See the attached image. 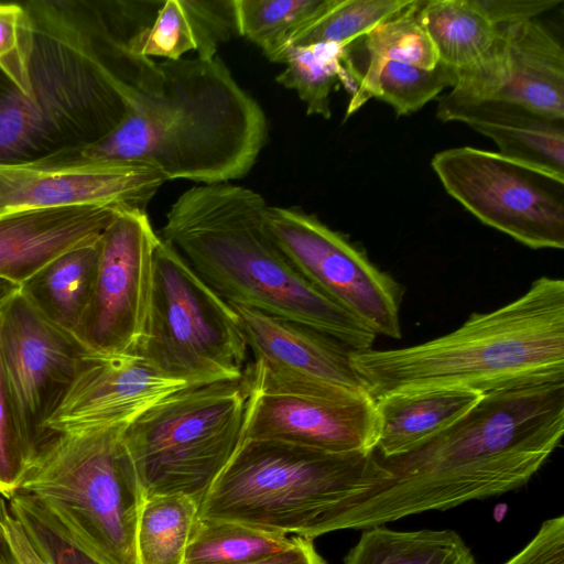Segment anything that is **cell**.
I'll return each instance as SVG.
<instances>
[{
  "label": "cell",
  "instance_id": "obj_1",
  "mask_svg": "<svg viewBox=\"0 0 564 564\" xmlns=\"http://www.w3.org/2000/svg\"><path fill=\"white\" fill-rule=\"evenodd\" d=\"M162 1H29L30 95L0 72V163L76 154L160 90L159 63L132 48Z\"/></svg>",
  "mask_w": 564,
  "mask_h": 564
},
{
  "label": "cell",
  "instance_id": "obj_2",
  "mask_svg": "<svg viewBox=\"0 0 564 564\" xmlns=\"http://www.w3.org/2000/svg\"><path fill=\"white\" fill-rule=\"evenodd\" d=\"M564 433V381L482 394L460 420L415 449L376 456L368 487L340 502L329 532L369 529L527 484Z\"/></svg>",
  "mask_w": 564,
  "mask_h": 564
},
{
  "label": "cell",
  "instance_id": "obj_3",
  "mask_svg": "<svg viewBox=\"0 0 564 564\" xmlns=\"http://www.w3.org/2000/svg\"><path fill=\"white\" fill-rule=\"evenodd\" d=\"M268 204L230 183L183 192L159 235L225 301L323 333L351 350L372 348L376 334L319 292L291 263L267 224Z\"/></svg>",
  "mask_w": 564,
  "mask_h": 564
},
{
  "label": "cell",
  "instance_id": "obj_4",
  "mask_svg": "<svg viewBox=\"0 0 564 564\" xmlns=\"http://www.w3.org/2000/svg\"><path fill=\"white\" fill-rule=\"evenodd\" d=\"M159 91L79 154L140 161L165 181L229 183L247 175L268 138L263 109L219 56L160 62Z\"/></svg>",
  "mask_w": 564,
  "mask_h": 564
},
{
  "label": "cell",
  "instance_id": "obj_5",
  "mask_svg": "<svg viewBox=\"0 0 564 564\" xmlns=\"http://www.w3.org/2000/svg\"><path fill=\"white\" fill-rule=\"evenodd\" d=\"M373 399L453 388L485 394L564 381V281L541 276L514 301L473 314L441 337L405 348L351 350Z\"/></svg>",
  "mask_w": 564,
  "mask_h": 564
},
{
  "label": "cell",
  "instance_id": "obj_6",
  "mask_svg": "<svg viewBox=\"0 0 564 564\" xmlns=\"http://www.w3.org/2000/svg\"><path fill=\"white\" fill-rule=\"evenodd\" d=\"M376 473L375 452L338 454L245 440L198 506V518L313 540L327 533L335 508L365 490Z\"/></svg>",
  "mask_w": 564,
  "mask_h": 564
},
{
  "label": "cell",
  "instance_id": "obj_7",
  "mask_svg": "<svg viewBox=\"0 0 564 564\" xmlns=\"http://www.w3.org/2000/svg\"><path fill=\"white\" fill-rule=\"evenodd\" d=\"M127 423L54 433L20 487L44 503L106 564H140L143 491L122 438Z\"/></svg>",
  "mask_w": 564,
  "mask_h": 564
},
{
  "label": "cell",
  "instance_id": "obj_8",
  "mask_svg": "<svg viewBox=\"0 0 564 564\" xmlns=\"http://www.w3.org/2000/svg\"><path fill=\"white\" fill-rule=\"evenodd\" d=\"M243 378L191 386L127 423L122 438L144 499L183 495L200 505L243 438Z\"/></svg>",
  "mask_w": 564,
  "mask_h": 564
},
{
  "label": "cell",
  "instance_id": "obj_9",
  "mask_svg": "<svg viewBox=\"0 0 564 564\" xmlns=\"http://www.w3.org/2000/svg\"><path fill=\"white\" fill-rule=\"evenodd\" d=\"M247 351L231 305L160 237L149 327L137 356L170 378L205 384L243 378Z\"/></svg>",
  "mask_w": 564,
  "mask_h": 564
},
{
  "label": "cell",
  "instance_id": "obj_10",
  "mask_svg": "<svg viewBox=\"0 0 564 564\" xmlns=\"http://www.w3.org/2000/svg\"><path fill=\"white\" fill-rule=\"evenodd\" d=\"M431 166L482 224L532 249L564 248V175L473 147L440 151Z\"/></svg>",
  "mask_w": 564,
  "mask_h": 564
},
{
  "label": "cell",
  "instance_id": "obj_11",
  "mask_svg": "<svg viewBox=\"0 0 564 564\" xmlns=\"http://www.w3.org/2000/svg\"><path fill=\"white\" fill-rule=\"evenodd\" d=\"M267 224L291 263L376 335L401 337V289L344 235L297 207L268 206Z\"/></svg>",
  "mask_w": 564,
  "mask_h": 564
},
{
  "label": "cell",
  "instance_id": "obj_12",
  "mask_svg": "<svg viewBox=\"0 0 564 564\" xmlns=\"http://www.w3.org/2000/svg\"><path fill=\"white\" fill-rule=\"evenodd\" d=\"M160 236L145 209L122 208L100 237L96 279L74 336L93 354L137 355L149 327Z\"/></svg>",
  "mask_w": 564,
  "mask_h": 564
},
{
  "label": "cell",
  "instance_id": "obj_13",
  "mask_svg": "<svg viewBox=\"0 0 564 564\" xmlns=\"http://www.w3.org/2000/svg\"><path fill=\"white\" fill-rule=\"evenodd\" d=\"M91 355L72 333L41 316L20 291L0 306L2 376L33 458L54 434L46 424Z\"/></svg>",
  "mask_w": 564,
  "mask_h": 564
},
{
  "label": "cell",
  "instance_id": "obj_14",
  "mask_svg": "<svg viewBox=\"0 0 564 564\" xmlns=\"http://www.w3.org/2000/svg\"><path fill=\"white\" fill-rule=\"evenodd\" d=\"M229 304L253 355L243 375L249 390L328 398L370 394L344 344L305 325Z\"/></svg>",
  "mask_w": 564,
  "mask_h": 564
},
{
  "label": "cell",
  "instance_id": "obj_15",
  "mask_svg": "<svg viewBox=\"0 0 564 564\" xmlns=\"http://www.w3.org/2000/svg\"><path fill=\"white\" fill-rule=\"evenodd\" d=\"M164 182L148 163L93 160L79 153L0 163V215L78 204L145 209Z\"/></svg>",
  "mask_w": 564,
  "mask_h": 564
},
{
  "label": "cell",
  "instance_id": "obj_16",
  "mask_svg": "<svg viewBox=\"0 0 564 564\" xmlns=\"http://www.w3.org/2000/svg\"><path fill=\"white\" fill-rule=\"evenodd\" d=\"M490 52L458 73L447 97L496 100L564 122V51L538 19L499 25Z\"/></svg>",
  "mask_w": 564,
  "mask_h": 564
},
{
  "label": "cell",
  "instance_id": "obj_17",
  "mask_svg": "<svg viewBox=\"0 0 564 564\" xmlns=\"http://www.w3.org/2000/svg\"><path fill=\"white\" fill-rule=\"evenodd\" d=\"M376 438L377 412L370 394L328 398L248 389L242 441L269 440L328 453L370 454Z\"/></svg>",
  "mask_w": 564,
  "mask_h": 564
},
{
  "label": "cell",
  "instance_id": "obj_18",
  "mask_svg": "<svg viewBox=\"0 0 564 564\" xmlns=\"http://www.w3.org/2000/svg\"><path fill=\"white\" fill-rule=\"evenodd\" d=\"M191 386L196 384L170 378L137 355H91L46 427L72 433L129 423Z\"/></svg>",
  "mask_w": 564,
  "mask_h": 564
},
{
  "label": "cell",
  "instance_id": "obj_19",
  "mask_svg": "<svg viewBox=\"0 0 564 564\" xmlns=\"http://www.w3.org/2000/svg\"><path fill=\"white\" fill-rule=\"evenodd\" d=\"M124 207L78 204L0 215V279L21 285L61 254L98 241Z\"/></svg>",
  "mask_w": 564,
  "mask_h": 564
},
{
  "label": "cell",
  "instance_id": "obj_20",
  "mask_svg": "<svg viewBox=\"0 0 564 564\" xmlns=\"http://www.w3.org/2000/svg\"><path fill=\"white\" fill-rule=\"evenodd\" d=\"M436 117L458 121L490 138L499 153L564 175V122L514 104L496 100L440 98Z\"/></svg>",
  "mask_w": 564,
  "mask_h": 564
},
{
  "label": "cell",
  "instance_id": "obj_21",
  "mask_svg": "<svg viewBox=\"0 0 564 564\" xmlns=\"http://www.w3.org/2000/svg\"><path fill=\"white\" fill-rule=\"evenodd\" d=\"M481 397L470 390L437 388L375 399V454L390 458L415 449L460 420Z\"/></svg>",
  "mask_w": 564,
  "mask_h": 564
},
{
  "label": "cell",
  "instance_id": "obj_22",
  "mask_svg": "<svg viewBox=\"0 0 564 564\" xmlns=\"http://www.w3.org/2000/svg\"><path fill=\"white\" fill-rule=\"evenodd\" d=\"M237 35L234 0H165L152 24L132 40V48L165 61L196 51L198 58L209 61Z\"/></svg>",
  "mask_w": 564,
  "mask_h": 564
},
{
  "label": "cell",
  "instance_id": "obj_23",
  "mask_svg": "<svg viewBox=\"0 0 564 564\" xmlns=\"http://www.w3.org/2000/svg\"><path fill=\"white\" fill-rule=\"evenodd\" d=\"M391 61L426 69L438 64L435 47L422 21L421 0H411L399 13L346 46V65L356 86L346 111L347 118L368 101V91L379 67Z\"/></svg>",
  "mask_w": 564,
  "mask_h": 564
},
{
  "label": "cell",
  "instance_id": "obj_24",
  "mask_svg": "<svg viewBox=\"0 0 564 564\" xmlns=\"http://www.w3.org/2000/svg\"><path fill=\"white\" fill-rule=\"evenodd\" d=\"M100 239L69 250L20 285V293L47 322L74 335L89 303Z\"/></svg>",
  "mask_w": 564,
  "mask_h": 564
},
{
  "label": "cell",
  "instance_id": "obj_25",
  "mask_svg": "<svg viewBox=\"0 0 564 564\" xmlns=\"http://www.w3.org/2000/svg\"><path fill=\"white\" fill-rule=\"evenodd\" d=\"M421 15L438 62L457 73L481 61L500 32L476 0H421Z\"/></svg>",
  "mask_w": 564,
  "mask_h": 564
},
{
  "label": "cell",
  "instance_id": "obj_26",
  "mask_svg": "<svg viewBox=\"0 0 564 564\" xmlns=\"http://www.w3.org/2000/svg\"><path fill=\"white\" fill-rule=\"evenodd\" d=\"M344 564H476L470 549L452 530L365 529Z\"/></svg>",
  "mask_w": 564,
  "mask_h": 564
},
{
  "label": "cell",
  "instance_id": "obj_27",
  "mask_svg": "<svg viewBox=\"0 0 564 564\" xmlns=\"http://www.w3.org/2000/svg\"><path fill=\"white\" fill-rule=\"evenodd\" d=\"M280 64L285 67L275 80L296 91L310 116L332 117L330 95L338 84L351 96L356 90L346 65L345 45L316 43L289 46Z\"/></svg>",
  "mask_w": 564,
  "mask_h": 564
},
{
  "label": "cell",
  "instance_id": "obj_28",
  "mask_svg": "<svg viewBox=\"0 0 564 564\" xmlns=\"http://www.w3.org/2000/svg\"><path fill=\"white\" fill-rule=\"evenodd\" d=\"M291 541L281 532L197 517L184 564H249L284 550Z\"/></svg>",
  "mask_w": 564,
  "mask_h": 564
},
{
  "label": "cell",
  "instance_id": "obj_29",
  "mask_svg": "<svg viewBox=\"0 0 564 564\" xmlns=\"http://www.w3.org/2000/svg\"><path fill=\"white\" fill-rule=\"evenodd\" d=\"M198 503L183 495L147 498L137 527L140 564H184Z\"/></svg>",
  "mask_w": 564,
  "mask_h": 564
},
{
  "label": "cell",
  "instance_id": "obj_30",
  "mask_svg": "<svg viewBox=\"0 0 564 564\" xmlns=\"http://www.w3.org/2000/svg\"><path fill=\"white\" fill-rule=\"evenodd\" d=\"M410 2L411 0H321L313 13L291 33L284 51L289 46L316 43L347 46L399 13Z\"/></svg>",
  "mask_w": 564,
  "mask_h": 564
},
{
  "label": "cell",
  "instance_id": "obj_31",
  "mask_svg": "<svg viewBox=\"0 0 564 564\" xmlns=\"http://www.w3.org/2000/svg\"><path fill=\"white\" fill-rule=\"evenodd\" d=\"M321 0H234L238 33L272 63L281 62L285 43Z\"/></svg>",
  "mask_w": 564,
  "mask_h": 564
},
{
  "label": "cell",
  "instance_id": "obj_32",
  "mask_svg": "<svg viewBox=\"0 0 564 564\" xmlns=\"http://www.w3.org/2000/svg\"><path fill=\"white\" fill-rule=\"evenodd\" d=\"M458 73L440 63L432 69L401 62L383 63L369 88L368 100L379 99L392 107L397 116L417 111L446 88H453Z\"/></svg>",
  "mask_w": 564,
  "mask_h": 564
},
{
  "label": "cell",
  "instance_id": "obj_33",
  "mask_svg": "<svg viewBox=\"0 0 564 564\" xmlns=\"http://www.w3.org/2000/svg\"><path fill=\"white\" fill-rule=\"evenodd\" d=\"M7 502L48 564H106L33 496L19 491Z\"/></svg>",
  "mask_w": 564,
  "mask_h": 564
},
{
  "label": "cell",
  "instance_id": "obj_34",
  "mask_svg": "<svg viewBox=\"0 0 564 564\" xmlns=\"http://www.w3.org/2000/svg\"><path fill=\"white\" fill-rule=\"evenodd\" d=\"M33 28L24 3H0V72L23 95H30L29 65Z\"/></svg>",
  "mask_w": 564,
  "mask_h": 564
},
{
  "label": "cell",
  "instance_id": "obj_35",
  "mask_svg": "<svg viewBox=\"0 0 564 564\" xmlns=\"http://www.w3.org/2000/svg\"><path fill=\"white\" fill-rule=\"evenodd\" d=\"M20 432L0 364V496L9 500L20 490L32 462Z\"/></svg>",
  "mask_w": 564,
  "mask_h": 564
},
{
  "label": "cell",
  "instance_id": "obj_36",
  "mask_svg": "<svg viewBox=\"0 0 564 564\" xmlns=\"http://www.w3.org/2000/svg\"><path fill=\"white\" fill-rule=\"evenodd\" d=\"M505 564H564V517L545 520L534 538Z\"/></svg>",
  "mask_w": 564,
  "mask_h": 564
},
{
  "label": "cell",
  "instance_id": "obj_37",
  "mask_svg": "<svg viewBox=\"0 0 564 564\" xmlns=\"http://www.w3.org/2000/svg\"><path fill=\"white\" fill-rule=\"evenodd\" d=\"M476 2L498 26L536 19L562 3L561 0H476Z\"/></svg>",
  "mask_w": 564,
  "mask_h": 564
},
{
  "label": "cell",
  "instance_id": "obj_38",
  "mask_svg": "<svg viewBox=\"0 0 564 564\" xmlns=\"http://www.w3.org/2000/svg\"><path fill=\"white\" fill-rule=\"evenodd\" d=\"M0 529L20 564H48L34 547L19 520L10 512L0 496Z\"/></svg>",
  "mask_w": 564,
  "mask_h": 564
},
{
  "label": "cell",
  "instance_id": "obj_39",
  "mask_svg": "<svg viewBox=\"0 0 564 564\" xmlns=\"http://www.w3.org/2000/svg\"><path fill=\"white\" fill-rule=\"evenodd\" d=\"M249 564H326L311 539L295 536L289 546Z\"/></svg>",
  "mask_w": 564,
  "mask_h": 564
},
{
  "label": "cell",
  "instance_id": "obj_40",
  "mask_svg": "<svg viewBox=\"0 0 564 564\" xmlns=\"http://www.w3.org/2000/svg\"><path fill=\"white\" fill-rule=\"evenodd\" d=\"M0 564H20L0 529Z\"/></svg>",
  "mask_w": 564,
  "mask_h": 564
},
{
  "label": "cell",
  "instance_id": "obj_41",
  "mask_svg": "<svg viewBox=\"0 0 564 564\" xmlns=\"http://www.w3.org/2000/svg\"><path fill=\"white\" fill-rule=\"evenodd\" d=\"M20 291V285L0 279V306Z\"/></svg>",
  "mask_w": 564,
  "mask_h": 564
}]
</instances>
